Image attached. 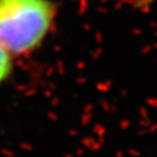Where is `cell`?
I'll use <instances>...</instances> for the list:
<instances>
[{
  "mask_svg": "<svg viewBox=\"0 0 157 157\" xmlns=\"http://www.w3.org/2000/svg\"><path fill=\"white\" fill-rule=\"evenodd\" d=\"M57 17L53 0H0V45L11 56L38 50Z\"/></svg>",
  "mask_w": 157,
  "mask_h": 157,
  "instance_id": "6da1fadb",
  "label": "cell"
},
{
  "mask_svg": "<svg viewBox=\"0 0 157 157\" xmlns=\"http://www.w3.org/2000/svg\"><path fill=\"white\" fill-rule=\"evenodd\" d=\"M13 57L0 45V84L4 83L13 72Z\"/></svg>",
  "mask_w": 157,
  "mask_h": 157,
  "instance_id": "7a4b0ae2",
  "label": "cell"
}]
</instances>
